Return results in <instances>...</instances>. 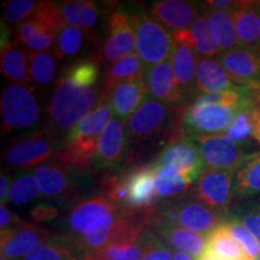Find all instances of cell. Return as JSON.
Instances as JSON below:
<instances>
[{
	"label": "cell",
	"mask_w": 260,
	"mask_h": 260,
	"mask_svg": "<svg viewBox=\"0 0 260 260\" xmlns=\"http://www.w3.org/2000/svg\"><path fill=\"white\" fill-rule=\"evenodd\" d=\"M112 116L109 98L102 95L95 109L63 139L59 151L51 159L52 164L69 172H83L93 168L100 136Z\"/></svg>",
	"instance_id": "obj_1"
},
{
	"label": "cell",
	"mask_w": 260,
	"mask_h": 260,
	"mask_svg": "<svg viewBox=\"0 0 260 260\" xmlns=\"http://www.w3.org/2000/svg\"><path fill=\"white\" fill-rule=\"evenodd\" d=\"M102 99L100 87H80L60 76L54 84L47 107L50 132L58 139L65 138L95 109Z\"/></svg>",
	"instance_id": "obj_2"
},
{
	"label": "cell",
	"mask_w": 260,
	"mask_h": 260,
	"mask_svg": "<svg viewBox=\"0 0 260 260\" xmlns=\"http://www.w3.org/2000/svg\"><path fill=\"white\" fill-rule=\"evenodd\" d=\"M2 134L37 126L41 119V107L31 87L12 83L3 89L0 99Z\"/></svg>",
	"instance_id": "obj_3"
},
{
	"label": "cell",
	"mask_w": 260,
	"mask_h": 260,
	"mask_svg": "<svg viewBox=\"0 0 260 260\" xmlns=\"http://www.w3.org/2000/svg\"><path fill=\"white\" fill-rule=\"evenodd\" d=\"M130 16L136 37V53L145 65L152 67L168 60L174 45L171 34L147 15L142 6H136L130 11Z\"/></svg>",
	"instance_id": "obj_4"
},
{
	"label": "cell",
	"mask_w": 260,
	"mask_h": 260,
	"mask_svg": "<svg viewBox=\"0 0 260 260\" xmlns=\"http://www.w3.org/2000/svg\"><path fill=\"white\" fill-rule=\"evenodd\" d=\"M60 146V140L50 130L35 132L10 142L3 152V162L19 170L39 168L53 158Z\"/></svg>",
	"instance_id": "obj_5"
},
{
	"label": "cell",
	"mask_w": 260,
	"mask_h": 260,
	"mask_svg": "<svg viewBox=\"0 0 260 260\" xmlns=\"http://www.w3.org/2000/svg\"><path fill=\"white\" fill-rule=\"evenodd\" d=\"M157 216L165 222L206 236L222 224L223 218V214L210 209L198 198L188 197V194L175 199L161 211H157Z\"/></svg>",
	"instance_id": "obj_6"
},
{
	"label": "cell",
	"mask_w": 260,
	"mask_h": 260,
	"mask_svg": "<svg viewBox=\"0 0 260 260\" xmlns=\"http://www.w3.org/2000/svg\"><path fill=\"white\" fill-rule=\"evenodd\" d=\"M136 50V37L130 11L117 8L107 18V35L93 56L98 64L111 65Z\"/></svg>",
	"instance_id": "obj_7"
},
{
	"label": "cell",
	"mask_w": 260,
	"mask_h": 260,
	"mask_svg": "<svg viewBox=\"0 0 260 260\" xmlns=\"http://www.w3.org/2000/svg\"><path fill=\"white\" fill-rule=\"evenodd\" d=\"M237 110L220 105H189L182 119V129L188 138L190 135L222 134L233 125Z\"/></svg>",
	"instance_id": "obj_8"
},
{
	"label": "cell",
	"mask_w": 260,
	"mask_h": 260,
	"mask_svg": "<svg viewBox=\"0 0 260 260\" xmlns=\"http://www.w3.org/2000/svg\"><path fill=\"white\" fill-rule=\"evenodd\" d=\"M193 140L200 149L207 169L222 171H236L243 159L242 147L224 134L197 135Z\"/></svg>",
	"instance_id": "obj_9"
},
{
	"label": "cell",
	"mask_w": 260,
	"mask_h": 260,
	"mask_svg": "<svg viewBox=\"0 0 260 260\" xmlns=\"http://www.w3.org/2000/svg\"><path fill=\"white\" fill-rule=\"evenodd\" d=\"M234 172L205 169L194 187L195 197L224 216L234 198Z\"/></svg>",
	"instance_id": "obj_10"
},
{
	"label": "cell",
	"mask_w": 260,
	"mask_h": 260,
	"mask_svg": "<svg viewBox=\"0 0 260 260\" xmlns=\"http://www.w3.org/2000/svg\"><path fill=\"white\" fill-rule=\"evenodd\" d=\"M154 167H174L195 182L205 171V161L193 138H183L171 142L159 153Z\"/></svg>",
	"instance_id": "obj_11"
},
{
	"label": "cell",
	"mask_w": 260,
	"mask_h": 260,
	"mask_svg": "<svg viewBox=\"0 0 260 260\" xmlns=\"http://www.w3.org/2000/svg\"><path fill=\"white\" fill-rule=\"evenodd\" d=\"M219 63L236 84L260 89V50L237 46L220 53Z\"/></svg>",
	"instance_id": "obj_12"
},
{
	"label": "cell",
	"mask_w": 260,
	"mask_h": 260,
	"mask_svg": "<svg viewBox=\"0 0 260 260\" xmlns=\"http://www.w3.org/2000/svg\"><path fill=\"white\" fill-rule=\"evenodd\" d=\"M155 169L152 164L142 168L130 169L124 172L125 201L122 210L147 211L155 209L159 200L154 188Z\"/></svg>",
	"instance_id": "obj_13"
},
{
	"label": "cell",
	"mask_w": 260,
	"mask_h": 260,
	"mask_svg": "<svg viewBox=\"0 0 260 260\" xmlns=\"http://www.w3.org/2000/svg\"><path fill=\"white\" fill-rule=\"evenodd\" d=\"M54 234L44 228L23 222L14 229L2 230L0 233V246L2 256L6 259H21L28 255L32 249Z\"/></svg>",
	"instance_id": "obj_14"
},
{
	"label": "cell",
	"mask_w": 260,
	"mask_h": 260,
	"mask_svg": "<svg viewBox=\"0 0 260 260\" xmlns=\"http://www.w3.org/2000/svg\"><path fill=\"white\" fill-rule=\"evenodd\" d=\"M151 228L165 245L178 249V252L187 253L195 260L199 259L206 251V235L191 232L176 224L165 222L157 216V211L154 213Z\"/></svg>",
	"instance_id": "obj_15"
},
{
	"label": "cell",
	"mask_w": 260,
	"mask_h": 260,
	"mask_svg": "<svg viewBox=\"0 0 260 260\" xmlns=\"http://www.w3.org/2000/svg\"><path fill=\"white\" fill-rule=\"evenodd\" d=\"M145 81L147 92L152 99L170 106L187 104V99L181 93L175 81L170 60H165L147 68L145 73Z\"/></svg>",
	"instance_id": "obj_16"
},
{
	"label": "cell",
	"mask_w": 260,
	"mask_h": 260,
	"mask_svg": "<svg viewBox=\"0 0 260 260\" xmlns=\"http://www.w3.org/2000/svg\"><path fill=\"white\" fill-rule=\"evenodd\" d=\"M125 121L112 118L100 136L95 157L96 169L111 168L125 157L128 149Z\"/></svg>",
	"instance_id": "obj_17"
},
{
	"label": "cell",
	"mask_w": 260,
	"mask_h": 260,
	"mask_svg": "<svg viewBox=\"0 0 260 260\" xmlns=\"http://www.w3.org/2000/svg\"><path fill=\"white\" fill-rule=\"evenodd\" d=\"M149 16L172 31L189 29L198 16V5L184 0H161L149 8Z\"/></svg>",
	"instance_id": "obj_18"
},
{
	"label": "cell",
	"mask_w": 260,
	"mask_h": 260,
	"mask_svg": "<svg viewBox=\"0 0 260 260\" xmlns=\"http://www.w3.org/2000/svg\"><path fill=\"white\" fill-rule=\"evenodd\" d=\"M145 75L125 81L113 87L109 93V102L117 118H128L139 109L147 98Z\"/></svg>",
	"instance_id": "obj_19"
},
{
	"label": "cell",
	"mask_w": 260,
	"mask_h": 260,
	"mask_svg": "<svg viewBox=\"0 0 260 260\" xmlns=\"http://www.w3.org/2000/svg\"><path fill=\"white\" fill-rule=\"evenodd\" d=\"M71 172L63 168L48 162L35 169L34 176L37 178L41 194L50 199H56L60 203H67L75 197L76 187L70 178Z\"/></svg>",
	"instance_id": "obj_20"
},
{
	"label": "cell",
	"mask_w": 260,
	"mask_h": 260,
	"mask_svg": "<svg viewBox=\"0 0 260 260\" xmlns=\"http://www.w3.org/2000/svg\"><path fill=\"white\" fill-rule=\"evenodd\" d=\"M232 15L239 46L260 50V2H237Z\"/></svg>",
	"instance_id": "obj_21"
},
{
	"label": "cell",
	"mask_w": 260,
	"mask_h": 260,
	"mask_svg": "<svg viewBox=\"0 0 260 260\" xmlns=\"http://www.w3.org/2000/svg\"><path fill=\"white\" fill-rule=\"evenodd\" d=\"M118 207L104 194L80 201L76 206L73 207L68 217L69 229L73 233V235L70 236L77 239L92 225L94 220L103 214L116 211Z\"/></svg>",
	"instance_id": "obj_22"
},
{
	"label": "cell",
	"mask_w": 260,
	"mask_h": 260,
	"mask_svg": "<svg viewBox=\"0 0 260 260\" xmlns=\"http://www.w3.org/2000/svg\"><path fill=\"white\" fill-rule=\"evenodd\" d=\"M195 83L200 94L234 90L240 87L239 84L234 83L219 61L199 54H197Z\"/></svg>",
	"instance_id": "obj_23"
},
{
	"label": "cell",
	"mask_w": 260,
	"mask_h": 260,
	"mask_svg": "<svg viewBox=\"0 0 260 260\" xmlns=\"http://www.w3.org/2000/svg\"><path fill=\"white\" fill-rule=\"evenodd\" d=\"M170 63L174 73L175 81L184 98L197 89L195 83V67H197V56L194 51L186 45L174 41Z\"/></svg>",
	"instance_id": "obj_24"
},
{
	"label": "cell",
	"mask_w": 260,
	"mask_h": 260,
	"mask_svg": "<svg viewBox=\"0 0 260 260\" xmlns=\"http://www.w3.org/2000/svg\"><path fill=\"white\" fill-rule=\"evenodd\" d=\"M84 255L73 236L53 235L40 243L22 260H83Z\"/></svg>",
	"instance_id": "obj_25"
},
{
	"label": "cell",
	"mask_w": 260,
	"mask_h": 260,
	"mask_svg": "<svg viewBox=\"0 0 260 260\" xmlns=\"http://www.w3.org/2000/svg\"><path fill=\"white\" fill-rule=\"evenodd\" d=\"M0 69L3 76L12 82H31L29 74V52L16 41H10L2 46Z\"/></svg>",
	"instance_id": "obj_26"
},
{
	"label": "cell",
	"mask_w": 260,
	"mask_h": 260,
	"mask_svg": "<svg viewBox=\"0 0 260 260\" xmlns=\"http://www.w3.org/2000/svg\"><path fill=\"white\" fill-rule=\"evenodd\" d=\"M146 69L147 68L145 67V63L135 52L117 60L116 63L109 65L106 68L105 74H104L102 86H100L102 95H109L111 89L117 84L134 80L141 75H145Z\"/></svg>",
	"instance_id": "obj_27"
},
{
	"label": "cell",
	"mask_w": 260,
	"mask_h": 260,
	"mask_svg": "<svg viewBox=\"0 0 260 260\" xmlns=\"http://www.w3.org/2000/svg\"><path fill=\"white\" fill-rule=\"evenodd\" d=\"M154 188L158 199L175 200L183 197L194 183L189 177L174 167H154Z\"/></svg>",
	"instance_id": "obj_28"
},
{
	"label": "cell",
	"mask_w": 260,
	"mask_h": 260,
	"mask_svg": "<svg viewBox=\"0 0 260 260\" xmlns=\"http://www.w3.org/2000/svg\"><path fill=\"white\" fill-rule=\"evenodd\" d=\"M61 17L65 24L74 25L92 34L100 18V10L95 2L90 0H70L59 4Z\"/></svg>",
	"instance_id": "obj_29"
},
{
	"label": "cell",
	"mask_w": 260,
	"mask_h": 260,
	"mask_svg": "<svg viewBox=\"0 0 260 260\" xmlns=\"http://www.w3.org/2000/svg\"><path fill=\"white\" fill-rule=\"evenodd\" d=\"M206 239V251L220 260H252L234 239L226 223L219 224Z\"/></svg>",
	"instance_id": "obj_30"
},
{
	"label": "cell",
	"mask_w": 260,
	"mask_h": 260,
	"mask_svg": "<svg viewBox=\"0 0 260 260\" xmlns=\"http://www.w3.org/2000/svg\"><path fill=\"white\" fill-rule=\"evenodd\" d=\"M260 193V152L247 155L234 177V197L247 199Z\"/></svg>",
	"instance_id": "obj_31"
},
{
	"label": "cell",
	"mask_w": 260,
	"mask_h": 260,
	"mask_svg": "<svg viewBox=\"0 0 260 260\" xmlns=\"http://www.w3.org/2000/svg\"><path fill=\"white\" fill-rule=\"evenodd\" d=\"M189 31L193 40V50L199 56L210 58L220 53L213 25L207 12L198 16L189 28Z\"/></svg>",
	"instance_id": "obj_32"
},
{
	"label": "cell",
	"mask_w": 260,
	"mask_h": 260,
	"mask_svg": "<svg viewBox=\"0 0 260 260\" xmlns=\"http://www.w3.org/2000/svg\"><path fill=\"white\" fill-rule=\"evenodd\" d=\"M207 14H209V18L213 25L220 53H224V52L230 51L239 46L232 12L210 9Z\"/></svg>",
	"instance_id": "obj_33"
},
{
	"label": "cell",
	"mask_w": 260,
	"mask_h": 260,
	"mask_svg": "<svg viewBox=\"0 0 260 260\" xmlns=\"http://www.w3.org/2000/svg\"><path fill=\"white\" fill-rule=\"evenodd\" d=\"M29 74L30 81L38 86H47L57 74V57L52 52H29Z\"/></svg>",
	"instance_id": "obj_34"
},
{
	"label": "cell",
	"mask_w": 260,
	"mask_h": 260,
	"mask_svg": "<svg viewBox=\"0 0 260 260\" xmlns=\"http://www.w3.org/2000/svg\"><path fill=\"white\" fill-rule=\"evenodd\" d=\"M87 34L90 32L74 25H65L58 32L56 50H54L57 59H67L77 56L82 50Z\"/></svg>",
	"instance_id": "obj_35"
},
{
	"label": "cell",
	"mask_w": 260,
	"mask_h": 260,
	"mask_svg": "<svg viewBox=\"0 0 260 260\" xmlns=\"http://www.w3.org/2000/svg\"><path fill=\"white\" fill-rule=\"evenodd\" d=\"M64 76L76 86L94 87L100 76V65L93 59L77 61L68 68Z\"/></svg>",
	"instance_id": "obj_36"
},
{
	"label": "cell",
	"mask_w": 260,
	"mask_h": 260,
	"mask_svg": "<svg viewBox=\"0 0 260 260\" xmlns=\"http://www.w3.org/2000/svg\"><path fill=\"white\" fill-rule=\"evenodd\" d=\"M251 105L243 106L237 110L233 125L224 133V135L228 136L237 145L245 144V142H248L251 138H254V126H253L252 121Z\"/></svg>",
	"instance_id": "obj_37"
},
{
	"label": "cell",
	"mask_w": 260,
	"mask_h": 260,
	"mask_svg": "<svg viewBox=\"0 0 260 260\" xmlns=\"http://www.w3.org/2000/svg\"><path fill=\"white\" fill-rule=\"evenodd\" d=\"M41 194L40 187L34 175H23L16 178L10 188L9 201L14 205H24Z\"/></svg>",
	"instance_id": "obj_38"
},
{
	"label": "cell",
	"mask_w": 260,
	"mask_h": 260,
	"mask_svg": "<svg viewBox=\"0 0 260 260\" xmlns=\"http://www.w3.org/2000/svg\"><path fill=\"white\" fill-rule=\"evenodd\" d=\"M39 5L35 0H10L4 4V18L6 23L19 27L34 14Z\"/></svg>",
	"instance_id": "obj_39"
},
{
	"label": "cell",
	"mask_w": 260,
	"mask_h": 260,
	"mask_svg": "<svg viewBox=\"0 0 260 260\" xmlns=\"http://www.w3.org/2000/svg\"><path fill=\"white\" fill-rule=\"evenodd\" d=\"M234 239L239 242L243 251L251 259H254L260 255V242L255 236L249 232L241 222L235 218H232L229 222H225Z\"/></svg>",
	"instance_id": "obj_40"
},
{
	"label": "cell",
	"mask_w": 260,
	"mask_h": 260,
	"mask_svg": "<svg viewBox=\"0 0 260 260\" xmlns=\"http://www.w3.org/2000/svg\"><path fill=\"white\" fill-rule=\"evenodd\" d=\"M233 218L241 222L260 242V204L247 203L242 205L236 210L235 217Z\"/></svg>",
	"instance_id": "obj_41"
},
{
	"label": "cell",
	"mask_w": 260,
	"mask_h": 260,
	"mask_svg": "<svg viewBox=\"0 0 260 260\" xmlns=\"http://www.w3.org/2000/svg\"><path fill=\"white\" fill-rule=\"evenodd\" d=\"M147 247L141 260H174V254L168 246L153 233L147 229Z\"/></svg>",
	"instance_id": "obj_42"
},
{
	"label": "cell",
	"mask_w": 260,
	"mask_h": 260,
	"mask_svg": "<svg viewBox=\"0 0 260 260\" xmlns=\"http://www.w3.org/2000/svg\"><path fill=\"white\" fill-rule=\"evenodd\" d=\"M57 38L58 34H53V32L46 30H40L37 34L32 35L31 38H29L27 41H24L22 46L27 48V51L30 52V53L46 52L57 44Z\"/></svg>",
	"instance_id": "obj_43"
},
{
	"label": "cell",
	"mask_w": 260,
	"mask_h": 260,
	"mask_svg": "<svg viewBox=\"0 0 260 260\" xmlns=\"http://www.w3.org/2000/svg\"><path fill=\"white\" fill-rule=\"evenodd\" d=\"M30 218L37 223H42V222H50V220L56 219L58 217V210L53 205L42 203L35 205L34 207L30 210Z\"/></svg>",
	"instance_id": "obj_44"
},
{
	"label": "cell",
	"mask_w": 260,
	"mask_h": 260,
	"mask_svg": "<svg viewBox=\"0 0 260 260\" xmlns=\"http://www.w3.org/2000/svg\"><path fill=\"white\" fill-rule=\"evenodd\" d=\"M251 113L254 126V140L260 145V89H253Z\"/></svg>",
	"instance_id": "obj_45"
},
{
	"label": "cell",
	"mask_w": 260,
	"mask_h": 260,
	"mask_svg": "<svg viewBox=\"0 0 260 260\" xmlns=\"http://www.w3.org/2000/svg\"><path fill=\"white\" fill-rule=\"evenodd\" d=\"M22 223L23 222L17 216L12 214L11 211L5 205L0 206V228H2V230L14 229V228L21 225Z\"/></svg>",
	"instance_id": "obj_46"
},
{
	"label": "cell",
	"mask_w": 260,
	"mask_h": 260,
	"mask_svg": "<svg viewBox=\"0 0 260 260\" xmlns=\"http://www.w3.org/2000/svg\"><path fill=\"white\" fill-rule=\"evenodd\" d=\"M10 188L11 186H9V176L2 172V176H0V200H2V205H4V201L9 200Z\"/></svg>",
	"instance_id": "obj_47"
},
{
	"label": "cell",
	"mask_w": 260,
	"mask_h": 260,
	"mask_svg": "<svg viewBox=\"0 0 260 260\" xmlns=\"http://www.w3.org/2000/svg\"><path fill=\"white\" fill-rule=\"evenodd\" d=\"M174 260H195L193 256L183 252H175L174 253Z\"/></svg>",
	"instance_id": "obj_48"
},
{
	"label": "cell",
	"mask_w": 260,
	"mask_h": 260,
	"mask_svg": "<svg viewBox=\"0 0 260 260\" xmlns=\"http://www.w3.org/2000/svg\"><path fill=\"white\" fill-rule=\"evenodd\" d=\"M198 260H220L219 258H217L216 255H213V254H211L210 252H207V251H205V253L203 255L200 256L199 259Z\"/></svg>",
	"instance_id": "obj_49"
},
{
	"label": "cell",
	"mask_w": 260,
	"mask_h": 260,
	"mask_svg": "<svg viewBox=\"0 0 260 260\" xmlns=\"http://www.w3.org/2000/svg\"><path fill=\"white\" fill-rule=\"evenodd\" d=\"M252 260H260V255L256 256V258H254V259H252Z\"/></svg>",
	"instance_id": "obj_50"
},
{
	"label": "cell",
	"mask_w": 260,
	"mask_h": 260,
	"mask_svg": "<svg viewBox=\"0 0 260 260\" xmlns=\"http://www.w3.org/2000/svg\"><path fill=\"white\" fill-rule=\"evenodd\" d=\"M0 260H9V259H6V258H4V256H2V258H0Z\"/></svg>",
	"instance_id": "obj_51"
},
{
	"label": "cell",
	"mask_w": 260,
	"mask_h": 260,
	"mask_svg": "<svg viewBox=\"0 0 260 260\" xmlns=\"http://www.w3.org/2000/svg\"><path fill=\"white\" fill-rule=\"evenodd\" d=\"M259 204H260V198H259Z\"/></svg>",
	"instance_id": "obj_52"
}]
</instances>
